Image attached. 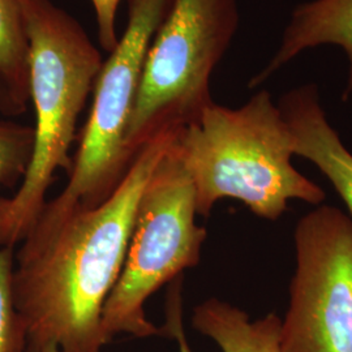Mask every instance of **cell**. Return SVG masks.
Listing matches in <instances>:
<instances>
[{"instance_id":"8","label":"cell","mask_w":352,"mask_h":352,"mask_svg":"<svg viewBox=\"0 0 352 352\" xmlns=\"http://www.w3.org/2000/svg\"><path fill=\"white\" fill-rule=\"evenodd\" d=\"M278 107L291 132L294 154L327 176L352 214V154L329 124L315 85L289 91Z\"/></svg>"},{"instance_id":"7","label":"cell","mask_w":352,"mask_h":352,"mask_svg":"<svg viewBox=\"0 0 352 352\" xmlns=\"http://www.w3.org/2000/svg\"><path fill=\"white\" fill-rule=\"evenodd\" d=\"M280 352H352V221L321 206L299 221Z\"/></svg>"},{"instance_id":"15","label":"cell","mask_w":352,"mask_h":352,"mask_svg":"<svg viewBox=\"0 0 352 352\" xmlns=\"http://www.w3.org/2000/svg\"><path fill=\"white\" fill-rule=\"evenodd\" d=\"M120 1L122 0H91L96 13L98 42L102 49L110 54L119 43L116 33V13Z\"/></svg>"},{"instance_id":"3","label":"cell","mask_w":352,"mask_h":352,"mask_svg":"<svg viewBox=\"0 0 352 352\" xmlns=\"http://www.w3.org/2000/svg\"><path fill=\"white\" fill-rule=\"evenodd\" d=\"M175 149L196 192L197 214L235 199L274 221L298 199L324 201L325 193L291 164L294 142L282 113L267 91L239 109L210 103L175 138Z\"/></svg>"},{"instance_id":"11","label":"cell","mask_w":352,"mask_h":352,"mask_svg":"<svg viewBox=\"0 0 352 352\" xmlns=\"http://www.w3.org/2000/svg\"><path fill=\"white\" fill-rule=\"evenodd\" d=\"M0 76L29 104V39L23 0H0Z\"/></svg>"},{"instance_id":"12","label":"cell","mask_w":352,"mask_h":352,"mask_svg":"<svg viewBox=\"0 0 352 352\" xmlns=\"http://www.w3.org/2000/svg\"><path fill=\"white\" fill-rule=\"evenodd\" d=\"M33 149L34 126L0 118V190L20 186Z\"/></svg>"},{"instance_id":"6","label":"cell","mask_w":352,"mask_h":352,"mask_svg":"<svg viewBox=\"0 0 352 352\" xmlns=\"http://www.w3.org/2000/svg\"><path fill=\"white\" fill-rule=\"evenodd\" d=\"M171 4L173 0H128L126 30L102 65L68 183L54 200L46 202L30 231H49L69 215L98 206L126 175L133 161L126 151V129L142 67L151 39Z\"/></svg>"},{"instance_id":"10","label":"cell","mask_w":352,"mask_h":352,"mask_svg":"<svg viewBox=\"0 0 352 352\" xmlns=\"http://www.w3.org/2000/svg\"><path fill=\"white\" fill-rule=\"evenodd\" d=\"M280 324L274 314L251 321L245 312L218 299L199 304L192 315L193 327L222 352H280Z\"/></svg>"},{"instance_id":"14","label":"cell","mask_w":352,"mask_h":352,"mask_svg":"<svg viewBox=\"0 0 352 352\" xmlns=\"http://www.w3.org/2000/svg\"><path fill=\"white\" fill-rule=\"evenodd\" d=\"M174 285L168 289L167 305H166V325L164 336L174 338L177 343L179 352H192L186 330L183 325V298H182V276L173 280Z\"/></svg>"},{"instance_id":"4","label":"cell","mask_w":352,"mask_h":352,"mask_svg":"<svg viewBox=\"0 0 352 352\" xmlns=\"http://www.w3.org/2000/svg\"><path fill=\"white\" fill-rule=\"evenodd\" d=\"M196 214L195 187L174 139L140 196L126 261L102 312L109 343L118 334L164 336L144 307L155 291L199 264L206 230Z\"/></svg>"},{"instance_id":"2","label":"cell","mask_w":352,"mask_h":352,"mask_svg":"<svg viewBox=\"0 0 352 352\" xmlns=\"http://www.w3.org/2000/svg\"><path fill=\"white\" fill-rule=\"evenodd\" d=\"M23 10L36 126L23 182L11 197H0V245L11 248L36 223L56 173H71L77 122L104 63L84 26L54 1L23 0Z\"/></svg>"},{"instance_id":"5","label":"cell","mask_w":352,"mask_h":352,"mask_svg":"<svg viewBox=\"0 0 352 352\" xmlns=\"http://www.w3.org/2000/svg\"><path fill=\"white\" fill-rule=\"evenodd\" d=\"M238 25L236 0H173L142 67L126 135L132 158L160 131L187 126L213 103L210 77Z\"/></svg>"},{"instance_id":"9","label":"cell","mask_w":352,"mask_h":352,"mask_svg":"<svg viewBox=\"0 0 352 352\" xmlns=\"http://www.w3.org/2000/svg\"><path fill=\"white\" fill-rule=\"evenodd\" d=\"M321 45L342 47L349 58L347 93L352 90V0H312L299 6L285 30L282 43L264 69L251 81L261 84L307 49Z\"/></svg>"},{"instance_id":"17","label":"cell","mask_w":352,"mask_h":352,"mask_svg":"<svg viewBox=\"0 0 352 352\" xmlns=\"http://www.w3.org/2000/svg\"><path fill=\"white\" fill-rule=\"evenodd\" d=\"M42 352H63L60 351L59 349H56V347H49V349H46V350H43Z\"/></svg>"},{"instance_id":"16","label":"cell","mask_w":352,"mask_h":352,"mask_svg":"<svg viewBox=\"0 0 352 352\" xmlns=\"http://www.w3.org/2000/svg\"><path fill=\"white\" fill-rule=\"evenodd\" d=\"M28 106L10 88V85L0 76V118H16L25 113Z\"/></svg>"},{"instance_id":"1","label":"cell","mask_w":352,"mask_h":352,"mask_svg":"<svg viewBox=\"0 0 352 352\" xmlns=\"http://www.w3.org/2000/svg\"><path fill=\"white\" fill-rule=\"evenodd\" d=\"M180 128L148 140L107 200L20 241L12 291L28 352H102L109 344L102 312L126 261L140 196Z\"/></svg>"},{"instance_id":"13","label":"cell","mask_w":352,"mask_h":352,"mask_svg":"<svg viewBox=\"0 0 352 352\" xmlns=\"http://www.w3.org/2000/svg\"><path fill=\"white\" fill-rule=\"evenodd\" d=\"M14 248L0 245V352H28L25 325L13 300Z\"/></svg>"}]
</instances>
